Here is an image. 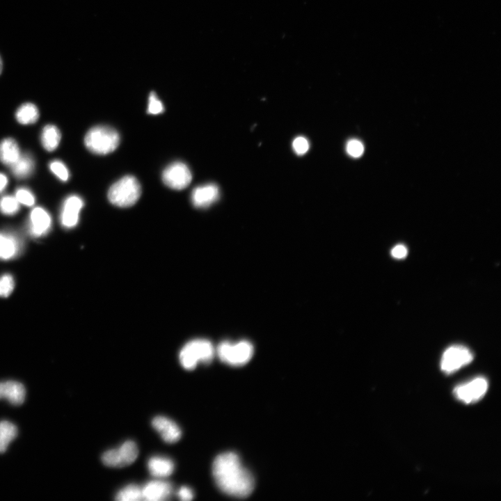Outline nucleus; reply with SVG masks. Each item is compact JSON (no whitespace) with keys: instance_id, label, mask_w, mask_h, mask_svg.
Segmentation results:
<instances>
[{"instance_id":"bb28decb","label":"nucleus","mask_w":501,"mask_h":501,"mask_svg":"<svg viewBox=\"0 0 501 501\" xmlns=\"http://www.w3.org/2000/svg\"><path fill=\"white\" fill-rule=\"evenodd\" d=\"M14 280L11 275L4 274L0 277V297H7L14 288Z\"/></svg>"},{"instance_id":"9b49d317","label":"nucleus","mask_w":501,"mask_h":501,"mask_svg":"<svg viewBox=\"0 0 501 501\" xmlns=\"http://www.w3.org/2000/svg\"><path fill=\"white\" fill-rule=\"evenodd\" d=\"M152 425L166 443H175L181 437L182 432L179 426L166 417H155L152 421Z\"/></svg>"},{"instance_id":"412c9836","label":"nucleus","mask_w":501,"mask_h":501,"mask_svg":"<svg viewBox=\"0 0 501 501\" xmlns=\"http://www.w3.org/2000/svg\"><path fill=\"white\" fill-rule=\"evenodd\" d=\"M15 118L17 122L20 124H33L39 118L38 109L33 103H24L17 109Z\"/></svg>"},{"instance_id":"f257e3e1","label":"nucleus","mask_w":501,"mask_h":501,"mask_svg":"<svg viewBox=\"0 0 501 501\" xmlns=\"http://www.w3.org/2000/svg\"><path fill=\"white\" fill-rule=\"evenodd\" d=\"M212 475L218 488L228 495L244 498L254 489L253 477L234 452H224L215 458Z\"/></svg>"},{"instance_id":"6ab92c4d","label":"nucleus","mask_w":501,"mask_h":501,"mask_svg":"<svg viewBox=\"0 0 501 501\" xmlns=\"http://www.w3.org/2000/svg\"><path fill=\"white\" fill-rule=\"evenodd\" d=\"M61 134L58 128L54 125H47L42 130L40 141L43 148L48 152L55 150L58 146Z\"/></svg>"},{"instance_id":"f03ea898","label":"nucleus","mask_w":501,"mask_h":501,"mask_svg":"<svg viewBox=\"0 0 501 501\" xmlns=\"http://www.w3.org/2000/svg\"><path fill=\"white\" fill-rule=\"evenodd\" d=\"M120 143V136L113 128L97 125L90 129L84 137V144L91 152L104 155L114 151Z\"/></svg>"},{"instance_id":"f3484780","label":"nucleus","mask_w":501,"mask_h":501,"mask_svg":"<svg viewBox=\"0 0 501 501\" xmlns=\"http://www.w3.org/2000/svg\"><path fill=\"white\" fill-rule=\"evenodd\" d=\"M20 151L17 141L12 138H6L0 142V161L10 166L19 157Z\"/></svg>"},{"instance_id":"393cba45","label":"nucleus","mask_w":501,"mask_h":501,"mask_svg":"<svg viewBox=\"0 0 501 501\" xmlns=\"http://www.w3.org/2000/svg\"><path fill=\"white\" fill-rule=\"evenodd\" d=\"M50 170L61 181L66 182L70 173L66 166L61 161L54 160L49 164Z\"/></svg>"},{"instance_id":"a878e982","label":"nucleus","mask_w":501,"mask_h":501,"mask_svg":"<svg viewBox=\"0 0 501 501\" xmlns=\"http://www.w3.org/2000/svg\"><path fill=\"white\" fill-rule=\"evenodd\" d=\"M15 197L19 202L26 206H32L35 203V197L28 189L21 187L16 190Z\"/></svg>"},{"instance_id":"b1692460","label":"nucleus","mask_w":501,"mask_h":501,"mask_svg":"<svg viewBox=\"0 0 501 501\" xmlns=\"http://www.w3.org/2000/svg\"><path fill=\"white\" fill-rule=\"evenodd\" d=\"M19 209V202L15 196H5L0 199V212L5 215H14Z\"/></svg>"},{"instance_id":"9d476101","label":"nucleus","mask_w":501,"mask_h":501,"mask_svg":"<svg viewBox=\"0 0 501 501\" xmlns=\"http://www.w3.org/2000/svg\"><path fill=\"white\" fill-rule=\"evenodd\" d=\"M84 201L77 195L69 196L65 200L61 214V223L64 228H72L77 225Z\"/></svg>"},{"instance_id":"f8f14e48","label":"nucleus","mask_w":501,"mask_h":501,"mask_svg":"<svg viewBox=\"0 0 501 501\" xmlns=\"http://www.w3.org/2000/svg\"><path fill=\"white\" fill-rule=\"evenodd\" d=\"M219 189L215 184H207L195 188L191 193V202L196 207L205 208L216 202Z\"/></svg>"},{"instance_id":"7c9ffc66","label":"nucleus","mask_w":501,"mask_h":501,"mask_svg":"<svg viewBox=\"0 0 501 501\" xmlns=\"http://www.w3.org/2000/svg\"><path fill=\"white\" fill-rule=\"evenodd\" d=\"M391 255L396 259L404 258L407 255V248L402 244H398L391 250Z\"/></svg>"},{"instance_id":"c85d7f7f","label":"nucleus","mask_w":501,"mask_h":501,"mask_svg":"<svg viewBox=\"0 0 501 501\" xmlns=\"http://www.w3.org/2000/svg\"><path fill=\"white\" fill-rule=\"evenodd\" d=\"M346 150L349 155L357 158L363 154L364 146L360 141L351 139L347 142Z\"/></svg>"},{"instance_id":"c756f323","label":"nucleus","mask_w":501,"mask_h":501,"mask_svg":"<svg viewBox=\"0 0 501 501\" xmlns=\"http://www.w3.org/2000/svg\"><path fill=\"white\" fill-rule=\"evenodd\" d=\"M292 148L297 154L303 155L308 150L309 143L305 138L299 136L293 141Z\"/></svg>"},{"instance_id":"6e6552de","label":"nucleus","mask_w":501,"mask_h":501,"mask_svg":"<svg viewBox=\"0 0 501 501\" xmlns=\"http://www.w3.org/2000/svg\"><path fill=\"white\" fill-rule=\"evenodd\" d=\"M192 175L189 167L183 162L176 161L168 165L163 171L162 180L169 188L182 190L189 186Z\"/></svg>"},{"instance_id":"2f4dec72","label":"nucleus","mask_w":501,"mask_h":501,"mask_svg":"<svg viewBox=\"0 0 501 501\" xmlns=\"http://www.w3.org/2000/svg\"><path fill=\"white\" fill-rule=\"evenodd\" d=\"M177 496L181 500H191L193 498V493L190 488L182 486L179 489Z\"/></svg>"},{"instance_id":"473e14b6","label":"nucleus","mask_w":501,"mask_h":501,"mask_svg":"<svg viewBox=\"0 0 501 501\" xmlns=\"http://www.w3.org/2000/svg\"><path fill=\"white\" fill-rule=\"evenodd\" d=\"M8 177L3 173H0V193H1L8 184Z\"/></svg>"},{"instance_id":"72a5a7b5","label":"nucleus","mask_w":501,"mask_h":501,"mask_svg":"<svg viewBox=\"0 0 501 501\" xmlns=\"http://www.w3.org/2000/svg\"><path fill=\"white\" fill-rule=\"evenodd\" d=\"M3 61H2V58H1V56H0V75L1 74V72H2V71H3Z\"/></svg>"},{"instance_id":"cd10ccee","label":"nucleus","mask_w":501,"mask_h":501,"mask_svg":"<svg viewBox=\"0 0 501 501\" xmlns=\"http://www.w3.org/2000/svg\"><path fill=\"white\" fill-rule=\"evenodd\" d=\"M164 110L162 102L158 99L157 95L152 92L149 95L148 113L152 115H157Z\"/></svg>"},{"instance_id":"ddd939ff","label":"nucleus","mask_w":501,"mask_h":501,"mask_svg":"<svg viewBox=\"0 0 501 501\" xmlns=\"http://www.w3.org/2000/svg\"><path fill=\"white\" fill-rule=\"evenodd\" d=\"M51 225L49 214L42 207L33 208L30 214L29 231L31 235L39 237L47 234Z\"/></svg>"},{"instance_id":"5701e85b","label":"nucleus","mask_w":501,"mask_h":501,"mask_svg":"<svg viewBox=\"0 0 501 501\" xmlns=\"http://www.w3.org/2000/svg\"><path fill=\"white\" fill-rule=\"evenodd\" d=\"M116 500L119 501H135L143 500L142 488L136 484H129L117 493Z\"/></svg>"},{"instance_id":"a211bd4d","label":"nucleus","mask_w":501,"mask_h":501,"mask_svg":"<svg viewBox=\"0 0 501 501\" xmlns=\"http://www.w3.org/2000/svg\"><path fill=\"white\" fill-rule=\"evenodd\" d=\"M13 175L19 179L26 178L33 172L35 161L29 153L20 154L18 159L10 166Z\"/></svg>"},{"instance_id":"7ed1b4c3","label":"nucleus","mask_w":501,"mask_h":501,"mask_svg":"<svg viewBox=\"0 0 501 501\" xmlns=\"http://www.w3.org/2000/svg\"><path fill=\"white\" fill-rule=\"evenodd\" d=\"M141 194V187L138 180L132 175H126L111 186L108 199L115 206L128 207L138 201Z\"/></svg>"},{"instance_id":"dca6fc26","label":"nucleus","mask_w":501,"mask_h":501,"mask_svg":"<svg viewBox=\"0 0 501 501\" xmlns=\"http://www.w3.org/2000/svg\"><path fill=\"white\" fill-rule=\"evenodd\" d=\"M174 468L173 461L164 456H152L148 461V468L150 472L156 477H166L170 475Z\"/></svg>"},{"instance_id":"0eeeda50","label":"nucleus","mask_w":501,"mask_h":501,"mask_svg":"<svg viewBox=\"0 0 501 501\" xmlns=\"http://www.w3.org/2000/svg\"><path fill=\"white\" fill-rule=\"evenodd\" d=\"M473 360L472 353L466 347L454 345L448 347L443 353L440 360L441 370L445 374H452Z\"/></svg>"},{"instance_id":"4be33fe9","label":"nucleus","mask_w":501,"mask_h":501,"mask_svg":"<svg viewBox=\"0 0 501 501\" xmlns=\"http://www.w3.org/2000/svg\"><path fill=\"white\" fill-rule=\"evenodd\" d=\"M17 435L16 426L8 421L0 422V454L5 452L10 443Z\"/></svg>"},{"instance_id":"2eb2a0df","label":"nucleus","mask_w":501,"mask_h":501,"mask_svg":"<svg viewBox=\"0 0 501 501\" xmlns=\"http://www.w3.org/2000/svg\"><path fill=\"white\" fill-rule=\"evenodd\" d=\"M26 390L23 384L15 381L0 382V399H6L11 404L21 405L25 399Z\"/></svg>"},{"instance_id":"aec40b11","label":"nucleus","mask_w":501,"mask_h":501,"mask_svg":"<svg viewBox=\"0 0 501 501\" xmlns=\"http://www.w3.org/2000/svg\"><path fill=\"white\" fill-rule=\"evenodd\" d=\"M19 250V244L14 236L0 233V259L10 260L17 254Z\"/></svg>"},{"instance_id":"39448f33","label":"nucleus","mask_w":501,"mask_h":501,"mask_svg":"<svg viewBox=\"0 0 501 501\" xmlns=\"http://www.w3.org/2000/svg\"><path fill=\"white\" fill-rule=\"evenodd\" d=\"M254 349L248 341L242 340L235 343L225 341L217 347L216 353L219 359L231 366H242L252 358Z\"/></svg>"},{"instance_id":"20e7f679","label":"nucleus","mask_w":501,"mask_h":501,"mask_svg":"<svg viewBox=\"0 0 501 501\" xmlns=\"http://www.w3.org/2000/svg\"><path fill=\"white\" fill-rule=\"evenodd\" d=\"M212 344L207 340H194L186 343L181 349L179 355L180 364L183 368L191 370L196 368L199 362L207 364L214 356Z\"/></svg>"},{"instance_id":"423d86ee","label":"nucleus","mask_w":501,"mask_h":501,"mask_svg":"<svg viewBox=\"0 0 501 501\" xmlns=\"http://www.w3.org/2000/svg\"><path fill=\"white\" fill-rule=\"evenodd\" d=\"M138 449L132 440H127L118 448L106 451L102 456L105 466L121 468L130 465L137 458Z\"/></svg>"},{"instance_id":"1a4fd4ad","label":"nucleus","mask_w":501,"mask_h":501,"mask_svg":"<svg viewBox=\"0 0 501 501\" xmlns=\"http://www.w3.org/2000/svg\"><path fill=\"white\" fill-rule=\"evenodd\" d=\"M488 381L482 376L472 379L465 383L457 385L454 389L455 397L466 404H471L481 399L488 389Z\"/></svg>"},{"instance_id":"4468645a","label":"nucleus","mask_w":501,"mask_h":501,"mask_svg":"<svg viewBox=\"0 0 501 501\" xmlns=\"http://www.w3.org/2000/svg\"><path fill=\"white\" fill-rule=\"evenodd\" d=\"M171 484L162 480L148 482L142 488L143 500L159 501L168 499L172 494Z\"/></svg>"}]
</instances>
